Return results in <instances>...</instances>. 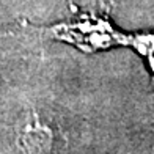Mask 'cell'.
<instances>
[{"instance_id":"7a4b0ae2","label":"cell","mask_w":154,"mask_h":154,"mask_svg":"<svg viewBox=\"0 0 154 154\" xmlns=\"http://www.w3.org/2000/svg\"><path fill=\"white\" fill-rule=\"evenodd\" d=\"M131 44L148 61V68L154 80V33H142L131 38Z\"/></svg>"},{"instance_id":"6da1fadb","label":"cell","mask_w":154,"mask_h":154,"mask_svg":"<svg viewBox=\"0 0 154 154\" xmlns=\"http://www.w3.org/2000/svg\"><path fill=\"white\" fill-rule=\"evenodd\" d=\"M55 140L54 124L41 112L32 109L17 118L14 145L19 154H54Z\"/></svg>"}]
</instances>
